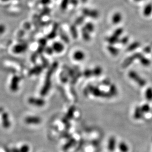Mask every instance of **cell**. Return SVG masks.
Wrapping results in <instances>:
<instances>
[{
    "label": "cell",
    "mask_w": 152,
    "mask_h": 152,
    "mask_svg": "<svg viewBox=\"0 0 152 152\" xmlns=\"http://www.w3.org/2000/svg\"><path fill=\"white\" fill-rule=\"evenodd\" d=\"M43 68H44L43 67V66H41V65H37L30 70L29 72V75L30 76H32V75H38L40 74L43 71Z\"/></svg>",
    "instance_id": "obj_12"
},
{
    "label": "cell",
    "mask_w": 152,
    "mask_h": 152,
    "mask_svg": "<svg viewBox=\"0 0 152 152\" xmlns=\"http://www.w3.org/2000/svg\"><path fill=\"white\" fill-rule=\"evenodd\" d=\"M60 79L61 80L62 82H64V83H66L68 80V77H67V75L64 74V73H62L61 74Z\"/></svg>",
    "instance_id": "obj_29"
},
{
    "label": "cell",
    "mask_w": 152,
    "mask_h": 152,
    "mask_svg": "<svg viewBox=\"0 0 152 152\" xmlns=\"http://www.w3.org/2000/svg\"><path fill=\"white\" fill-rule=\"evenodd\" d=\"M118 146L116 138L114 136H111L109 138L107 141V149L110 152H113L115 151Z\"/></svg>",
    "instance_id": "obj_4"
},
{
    "label": "cell",
    "mask_w": 152,
    "mask_h": 152,
    "mask_svg": "<svg viewBox=\"0 0 152 152\" xmlns=\"http://www.w3.org/2000/svg\"><path fill=\"white\" fill-rule=\"evenodd\" d=\"M6 28L5 25L3 24H0V35L4 33L6 31Z\"/></svg>",
    "instance_id": "obj_33"
},
{
    "label": "cell",
    "mask_w": 152,
    "mask_h": 152,
    "mask_svg": "<svg viewBox=\"0 0 152 152\" xmlns=\"http://www.w3.org/2000/svg\"><path fill=\"white\" fill-rule=\"evenodd\" d=\"M61 136H62V137L68 139H70L72 138V135L70 134V133H69L67 131L63 132L62 133Z\"/></svg>",
    "instance_id": "obj_27"
},
{
    "label": "cell",
    "mask_w": 152,
    "mask_h": 152,
    "mask_svg": "<svg viewBox=\"0 0 152 152\" xmlns=\"http://www.w3.org/2000/svg\"><path fill=\"white\" fill-rule=\"evenodd\" d=\"M109 94L110 95H115L117 94V88L114 85L111 86V87L110 88Z\"/></svg>",
    "instance_id": "obj_22"
},
{
    "label": "cell",
    "mask_w": 152,
    "mask_h": 152,
    "mask_svg": "<svg viewBox=\"0 0 152 152\" xmlns=\"http://www.w3.org/2000/svg\"><path fill=\"white\" fill-rule=\"evenodd\" d=\"M25 122L28 124L37 125L41 124V118L37 116H29L25 118Z\"/></svg>",
    "instance_id": "obj_6"
},
{
    "label": "cell",
    "mask_w": 152,
    "mask_h": 152,
    "mask_svg": "<svg viewBox=\"0 0 152 152\" xmlns=\"http://www.w3.org/2000/svg\"><path fill=\"white\" fill-rule=\"evenodd\" d=\"M1 122L3 127L7 129L10 126V122L9 118V114L6 112H3L1 114Z\"/></svg>",
    "instance_id": "obj_10"
},
{
    "label": "cell",
    "mask_w": 152,
    "mask_h": 152,
    "mask_svg": "<svg viewBox=\"0 0 152 152\" xmlns=\"http://www.w3.org/2000/svg\"><path fill=\"white\" fill-rule=\"evenodd\" d=\"M117 147L120 152H129L130 151V147L128 144L124 141H120L118 144Z\"/></svg>",
    "instance_id": "obj_11"
},
{
    "label": "cell",
    "mask_w": 152,
    "mask_h": 152,
    "mask_svg": "<svg viewBox=\"0 0 152 152\" xmlns=\"http://www.w3.org/2000/svg\"><path fill=\"white\" fill-rule=\"evenodd\" d=\"M102 73V69L100 67H97L93 70V75L96 76H100Z\"/></svg>",
    "instance_id": "obj_20"
},
{
    "label": "cell",
    "mask_w": 152,
    "mask_h": 152,
    "mask_svg": "<svg viewBox=\"0 0 152 152\" xmlns=\"http://www.w3.org/2000/svg\"><path fill=\"white\" fill-rule=\"evenodd\" d=\"M129 77L141 86H143L146 85V82L142 77H141L135 71H130L129 73Z\"/></svg>",
    "instance_id": "obj_3"
},
{
    "label": "cell",
    "mask_w": 152,
    "mask_h": 152,
    "mask_svg": "<svg viewBox=\"0 0 152 152\" xmlns=\"http://www.w3.org/2000/svg\"><path fill=\"white\" fill-rule=\"evenodd\" d=\"M108 50L109 51L110 53L114 56H116L118 53V50L117 48H116L113 47V46H111V45H109L108 47Z\"/></svg>",
    "instance_id": "obj_19"
},
{
    "label": "cell",
    "mask_w": 152,
    "mask_h": 152,
    "mask_svg": "<svg viewBox=\"0 0 152 152\" xmlns=\"http://www.w3.org/2000/svg\"><path fill=\"white\" fill-rule=\"evenodd\" d=\"M20 78L19 76H14L12 78L10 85V88L12 91H16L19 88V83Z\"/></svg>",
    "instance_id": "obj_7"
},
{
    "label": "cell",
    "mask_w": 152,
    "mask_h": 152,
    "mask_svg": "<svg viewBox=\"0 0 152 152\" xmlns=\"http://www.w3.org/2000/svg\"><path fill=\"white\" fill-rule=\"evenodd\" d=\"M52 48L56 53H62L64 50V46L60 42H55L53 43Z\"/></svg>",
    "instance_id": "obj_14"
},
{
    "label": "cell",
    "mask_w": 152,
    "mask_h": 152,
    "mask_svg": "<svg viewBox=\"0 0 152 152\" xmlns=\"http://www.w3.org/2000/svg\"><path fill=\"white\" fill-rule=\"evenodd\" d=\"M11 152H20V150L18 149L17 148H14L11 150Z\"/></svg>",
    "instance_id": "obj_36"
},
{
    "label": "cell",
    "mask_w": 152,
    "mask_h": 152,
    "mask_svg": "<svg viewBox=\"0 0 152 152\" xmlns=\"http://www.w3.org/2000/svg\"><path fill=\"white\" fill-rule=\"evenodd\" d=\"M120 16H118V15H117V16H114V18H113V22L115 23H118L120 20Z\"/></svg>",
    "instance_id": "obj_35"
},
{
    "label": "cell",
    "mask_w": 152,
    "mask_h": 152,
    "mask_svg": "<svg viewBox=\"0 0 152 152\" xmlns=\"http://www.w3.org/2000/svg\"><path fill=\"white\" fill-rule=\"evenodd\" d=\"M127 42H128V39H127V38H124V39H123V40L122 41V42L123 43V44H126Z\"/></svg>",
    "instance_id": "obj_37"
},
{
    "label": "cell",
    "mask_w": 152,
    "mask_h": 152,
    "mask_svg": "<svg viewBox=\"0 0 152 152\" xmlns=\"http://www.w3.org/2000/svg\"><path fill=\"white\" fill-rule=\"evenodd\" d=\"M3 111H4V109H3L2 107H0V114L2 113Z\"/></svg>",
    "instance_id": "obj_39"
},
{
    "label": "cell",
    "mask_w": 152,
    "mask_h": 152,
    "mask_svg": "<svg viewBox=\"0 0 152 152\" xmlns=\"http://www.w3.org/2000/svg\"><path fill=\"white\" fill-rule=\"evenodd\" d=\"M145 97L148 101L152 100V88H148L145 92Z\"/></svg>",
    "instance_id": "obj_17"
},
{
    "label": "cell",
    "mask_w": 152,
    "mask_h": 152,
    "mask_svg": "<svg viewBox=\"0 0 152 152\" xmlns=\"http://www.w3.org/2000/svg\"><path fill=\"white\" fill-rule=\"evenodd\" d=\"M57 67H58V63L57 62H54L52 64L51 67L49 69L46 73L44 86H43L41 91V94L42 96H44L48 93L51 86V77L54 72L57 69Z\"/></svg>",
    "instance_id": "obj_1"
},
{
    "label": "cell",
    "mask_w": 152,
    "mask_h": 152,
    "mask_svg": "<svg viewBox=\"0 0 152 152\" xmlns=\"http://www.w3.org/2000/svg\"><path fill=\"white\" fill-rule=\"evenodd\" d=\"M45 51L47 54L49 55H51L53 54L54 50L51 47H47L46 48H45Z\"/></svg>",
    "instance_id": "obj_32"
},
{
    "label": "cell",
    "mask_w": 152,
    "mask_h": 152,
    "mask_svg": "<svg viewBox=\"0 0 152 152\" xmlns=\"http://www.w3.org/2000/svg\"><path fill=\"white\" fill-rule=\"evenodd\" d=\"M10 1V0H0V1L2 3H7V2Z\"/></svg>",
    "instance_id": "obj_38"
},
{
    "label": "cell",
    "mask_w": 152,
    "mask_h": 152,
    "mask_svg": "<svg viewBox=\"0 0 152 152\" xmlns=\"http://www.w3.org/2000/svg\"><path fill=\"white\" fill-rule=\"evenodd\" d=\"M139 45H139L138 42H135V43H133V44H132V45H130L127 48V50H129V51H132V50H135V49H136V48L139 47Z\"/></svg>",
    "instance_id": "obj_23"
},
{
    "label": "cell",
    "mask_w": 152,
    "mask_h": 152,
    "mask_svg": "<svg viewBox=\"0 0 152 152\" xmlns=\"http://www.w3.org/2000/svg\"><path fill=\"white\" fill-rule=\"evenodd\" d=\"M75 108L74 106H72V107H70V108L69 109L67 114H66V115L63 118V119L62 120V122L65 125L69 124V120L72 118L74 114H75Z\"/></svg>",
    "instance_id": "obj_5"
},
{
    "label": "cell",
    "mask_w": 152,
    "mask_h": 152,
    "mask_svg": "<svg viewBox=\"0 0 152 152\" xmlns=\"http://www.w3.org/2000/svg\"><path fill=\"white\" fill-rule=\"evenodd\" d=\"M28 45L25 43L18 44L13 47V51L15 53H21L26 50Z\"/></svg>",
    "instance_id": "obj_9"
},
{
    "label": "cell",
    "mask_w": 152,
    "mask_h": 152,
    "mask_svg": "<svg viewBox=\"0 0 152 152\" xmlns=\"http://www.w3.org/2000/svg\"><path fill=\"white\" fill-rule=\"evenodd\" d=\"M140 108L141 111L143 113H148V112L150 110L149 105L147 104H144L142 106V107H140Z\"/></svg>",
    "instance_id": "obj_24"
},
{
    "label": "cell",
    "mask_w": 152,
    "mask_h": 152,
    "mask_svg": "<svg viewBox=\"0 0 152 152\" xmlns=\"http://www.w3.org/2000/svg\"><path fill=\"white\" fill-rule=\"evenodd\" d=\"M38 42H39L40 45L46 47V44L47 43V41H46V39H43H43H40V41H38Z\"/></svg>",
    "instance_id": "obj_34"
},
{
    "label": "cell",
    "mask_w": 152,
    "mask_h": 152,
    "mask_svg": "<svg viewBox=\"0 0 152 152\" xmlns=\"http://www.w3.org/2000/svg\"><path fill=\"white\" fill-rule=\"evenodd\" d=\"M28 102L31 105L38 107H41L45 104V101L41 98L30 97L28 100Z\"/></svg>",
    "instance_id": "obj_8"
},
{
    "label": "cell",
    "mask_w": 152,
    "mask_h": 152,
    "mask_svg": "<svg viewBox=\"0 0 152 152\" xmlns=\"http://www.w3.org/2000/svg\"><path fill=\"white\" fill-rule=\"evenodd\" d=\"M139 59L140 60V61L141 63L144 66H147L149 65L150 64V61L149 59L143 57L142 56H141L140 58Z\"/></svg>",
    "instance_id": "obj_18"
},
{
    "label": "cell",
    "mask_w": 152,
    "mask_h": 152,
    "mask_svg": "<svg viewBox=\"0 0 152 152\" xmlns=\"http://www.w3.org/2000/svg\"><path fill=\"white\" fill-rule=\"evenodd\" d=\"M83 74L84 76H85V77H91V76L93 75V71L91 70L90 69H87L84 72Z\"/></svg>",
    "instance_id": "obj_26"
},
{
    "label": "cell",
    "mask_w": 152,
    "mask_h": 152,
    "mask_svg": "<svg viewBox=\"0 0 152 152\" xmlns=\"http://www.w3.org/2000/svg\"><path fill=\"white\" fill-rule=\"evenodd\" d=\"M73 58L77 61H80L83 60L85 58V54L81 50L75 51L73 56Z\"/></svg>",
    "instance_id": "obj_15"
},
{
    "label": "cell",
    "mask_w": 152,
    "mask_h": 152,
    "mask_svg": "<svg viewBox=\"0 0 152 152\" xmlns=\"http://www.w3.org/2000/svg\"><path fill=\"white\" fill-rule=\"evenodd\" d=\"M66 70H67V74L69 76V77H75V72L73 71L72 69H71L70 68L67 67H66Z\"/></svg>",
    "instance_id": "obj_28"
},
{
    "label": "cell",
    "mask_w": 152,
    "mask_h": 152,
    "mask_svg": "<svg viewBox=\"0 0 152 152\" xmlns=\"http://www.w3.org/2000/svg\"><path fill=\"white\" fill-rule=\"evenodd\" d=\"M82 35H83L84 39H85V41H89L90 39L88 31H87L85 28L83 29V30H82Z\"/></svg>",
    "instance_id": "obj_21"
},
{
    "label": "cell",
    "mask_w": 152,
    "mask_h": 152,
    "mask_svg": "<svg viewBox=\"0 0 152 152\" xmlns=\"http://www.w3.org/2000/svg\"><path fill=\"white\" fill-rule=\"evenodd\" d=\"M41 61L43 62V67L45 68L47 67V66H48L49 63L48 61L46 59V58L44 57H41Z\"/></svg>",
    "instance_id": "obj_30"
},
{
    "label": "cell",
    "mask_w": 152,
    "mask_h": 152,
    "mask_svg": "<svg viewBox=\"0 0 152 152\" xmlns=\"http://www.w3.org/2000/svg\"><path fill=\"white\" fill-rule=\"evenodd\" d=\"M76 143V139L73 138H71L70 139H69V141L63 146V150L64 151H67L70 148L72 147L73 146H75Z\"/></svg>",
    "instance_id": "obj_13"
},
{
    "label": "cell",
    "mask_w": 152,
    "mask_h": 152,
    "mask_svg": "<svg viewBox=\"0 0 152 152\" xmlns=\"http://www.w3.org/2000/svg\"><path fill=\"white\" fill-rule=\"evenodd\" d=\"M143 113L142 112L140 107H136L134 113V118L136 120H140L142 118Z\"/></svg>",
    "instance_id": "obj_16"
},
{
    "label": "cell",
    "mask_w": 152,
    "mask_h": 152,
    "mask_svg": "<svg viewBox=\"0 0 152 152\" xmlns=\"http://www.w3.org/2000/svg\"><path fill=\"white\" fill-rule=\"evenodd\" d=\"M19 150L20 152H29L30 147L28 145L24 144L21 146Z\"/></svg>",
    "instance_id": "obj_25"
},
{
    "label": "cell",
    "mask_w": 152,
    "mask_h": 152,
    "mask_svg": "<svg viewBox=\"0 0 152 152\" xmlns=\"http://www.w3.org/2000/svg\"><path fill=\"white\" fill-rule=\"evenodd\" d=\"M87 88L88 89V91L89 93H91L95 96L101 97H102L108 98V97H110L111 96L110 94L102 91H101L100 89H98V88L94 87L92 86H90Z\"/></svg>",
    "instance_id": "obj_2"
},
{
    "label": "cell",
    "mask_w": 152,
    "mask_h": 152,
    "mask_svg": "<svg viewBox=\"0 0 152 152\" xmlns=\"http://www.w3.org/2000/svg\"><path fill=\"white\" fill-rule=\"evenodd\" d=\"M85 29L88 32H92L93 30V26L91 23H88L86 25L85 28Z\"/></svg>",
    "instance_id": "obj_31"
}]
</instances>
